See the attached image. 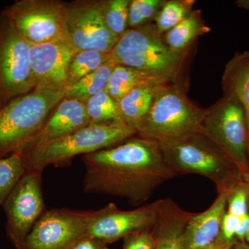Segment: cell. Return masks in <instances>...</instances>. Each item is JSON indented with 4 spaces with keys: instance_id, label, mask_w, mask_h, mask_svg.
Returning a JSON list of instances; mask_svg holds the SVG:
<instances>
[{
    "instance_id": "cell-10",
    "label": "cell",
    "mask_w": 249,
    "mask_h": 249,
    "mask_svg": "<svg viewBox=\"0 0 249 249\" xmlns=\"http://www.w3.org/2000/svg\"><path fill=\"white\" fill-rule=\"evenodd\" d=\"M95 211L46 209L26 239L24 249H67L88 233Z\"/></svg>"
},
{
    "instance_id": "cell-39",
    "label": "cell",
    "mask_w": 249,
    "mask_h": 249,
    "mask_svg": "<svg viewBox=\"0 0 249 249\" xmlns=\"http://www.w3.org/2000/svg\"><path fill=\"white\" fill-rule=\"evenodd\" d=\"M248 214L249 215V207H248ZM245 242H247V243H248L249 245V229L248 233H247V237H246Z\"/></svg>"
},
{
    "instance_id": "cell-11",
    "label": "cell",
    "mask_w": 249,
    "mask_h": 249,
    "mask_svg": "<svg viewBox=\"0 0 249 249\" xmlns=\"http://www.w3.org/2000/svg\"><path fill=\"white\" fill-rule=\"evenodd\" d=\"M67 40L77 52L93 50L110 53L119 38L103 21L100 0H76L65 2Z\"/></svg>"
},
{
    "instance_id": "cell-17",
    "label": "cell",
    "mask_w": 249,
    "mask_h": 249,
    "mask_svg": "<svg viewBox=\"0 0 249 249\" xmlns=\"http://www.w3.org/2000/svg\"><path fill=\"white\" fill-rule=\"evenodd\" d=\"M168 52L170 51L165 44L163 35L157 30L155 24L150 23L127 29L117 41L110 53L111 58L118 62L127 57Z\"/></svg>"
},
{
    "instance_id": "cell-27",
    "label": "cell",
    "mask_w": 249,
    "mask_h": 249,
    "mask_svg": "<svg viewBox=\"0 0 249 249\" xmlns=\"http://www.w3.org/2000/svg\"><path fill=\"white\" fill-rule=\"evenodd\" d=\"M26 171L20 152L0 159V206L4 204Z\"/></svg>"
},
{
    "instance_id": "cell-12",
    "label": "cell",
    "mask_w": 249,
    "mask_h": 249,
    "mask_svg": "<svg viewBox=\"0 0 249 249\" xmlns=\"http://www.w3.org/2000/svg\"><path fill=\"white\" fill-rule=\"evenodd\" d=\"M158 201L137 209L123 211L113 203L95 211L88 233L106 244L114 243L139 231L153 229L157 217Z\"/></svg>"
},
{
    "instance_id": "cell-28",
    "label": "cell",
    "mask_w": 249,
    "mask_h": 249,
    "mask_svg": "<svg viewBox=\"0 0 249 249\" xmlns=\"http://www.w3.org/2000/svg\"><path fill=\"white\" fill-rule=\"evenodd\" d=\"M165 0H130L128 11V29L150 24L160 11Z\"/></svg>"
},
{
    "instance_id": "cell-9",
    "label": "cell",
    "mask_w": 249,
    "mask_h": 249,
    "mask_svg": "<svg viewBox=\"0 0 249 249\" xmlns=\"http://www.w3.org/2000/svg\"><path fill=\"white\" fill-rule=\"evenodd\" d=\"M42 170H27L2 204L6 231L15 249H24L26 239L46 210Z\"/></svg>"
},
{
    "instance_id": "cell-22",
    "label": "cell",
    "mask_w": 249,
    "mask_h": 249,
    "mask_svg": "<svg viewBox=\"0 0 249 249\" xmlns=\"http://www.w3.org/2000/svg\"><path fill=\"white\" fill-rule=\"evenodd\" d=\"M117 65V62L111 58L96 71L87 75L67 88L65 97L73 98L85 103L95 95L106 91L113 70Z\"/></svg>"
},
{
    "instance_id": "cell-8",
    "label": "cell",
    "mask_w": 249,
    "mask_h": 249,
    "mask_svg": "<svg viewBox=\"0 0 249 249\" xmlns=\"http://www.w3.org/2000/svg\"><path fill=\"white\" fill-rule=\"evenodd\" d=\"M4 11L31 46L67 38L65 1L18 0Z\"/></svg>"
},
{
    "instance_id": "cell-33",
    "label": "cell",
    "mask_w": 249,
    "mask_h": 249,
    "mask_svg": "<svg viewBox=\"0 0 249 249\" xmlns=\"http://www.w3.org/2000/svg\"><path fill=\"white\" fill-rule=\"evenodd\" d=\"M249 229V215L246 214L240 217L238 226L235 233V240L238 242H245L246 237Z\"/></svg>"
},
{
    "instance_id": "cell-34",
    "label": "cell",
    "mask_w": 249,
    "mask_h": 249,
    "mask_svg": "<svg viewBox=\"0 0 249 249\" xmlns=\"http://www.w3.org/2000/svg\"><path fill=\"white\" fill-rule=\"evenodd\" d=\"M235 242H228L224 240L219 235L217 240L214 241L213 243L203 249H231Z\"/></svg>"
},
{
    "instance_id": "cell-1",
    "label": "cell",
    "mask_w": 249,
    "mask_h": 249,
    "mask_svg": "<svg viewBox=\"0 0 249 249\" xmlns=\"http://www.w3.org/2000/svg\"><path fill=\"white\" fill-rule=\"evenodd\" d=\"M83 191L143 205L157 188L176 176L157 141L131 137L114 146L83 156Z\"/></svg>"
},
{
    "instance_id": "cell-30",
    "label": "cell",
    "mask_w": 249,
    "mask_h": 249,
    "mask_svg": "<svg viewBox=\"0 0 249 249\" xmlns=\"http://www.w3.org/2000/svg\"><path fill=\"white\" fill-rule=\"evenodd\" d=\"M123 249H156V240L152 229L139 231L124 237Z\"/></svg>"
},
{
    "instance_id": "cell-2",
    "label": "cell",
    "mask_w": 249,
    "mask_h": 249,
    "mask_svg": "<svg viewBox=\"0 0 249 249\" xmlns=\"http://www.w3.org/2000/svg\"><path fill=\"white\" fill-rule=\"evenodd\" d=\"M167 165L175 175H201L217 193L229 194L244 179L231 160L201 131L159 142Z\"/></svg>"
},
{
    "instance_id": "cell-38",
    "label": "cell",
    "mask_w": 249,
    "mask_h": 249,
    "mask_svg": "<svg viewBox=\"0 0 249 249\" xmlns=\"http://www.w3.org/2000/svg\"><path fill=\"white\" fill-rule=\"evenodd\" d=\"M248 159H249V175L247 178H245L246 181H248L249 183V138H248Z\"/></svg>"
},
{
    "instance_id": "cell-20",
    "label": "cell",
    "mask_w": 249,
    "mask_h": 249,
    "mask_svg": "<svg viewBox=\"0 0 249 249\" xmlns=\"http://www.w3.org/2000/svg\"><path fill=\"white\" fill-rule=\"evenodd\" d=\"M210 31L211 29L205 24L200 10H193L182 22L163 34V40L170 52L182 54L188 52V49L198 37Z\"/></svg>"
},
{
    "instance_id": "cell-35",
    "label": "cell",
    "mask_w": 249,
    "mask_h": 249,
    "mask_svg": "<svg viewBox=\"0 0 249 249\" xmlns=\"http://www.w3.org/2000/svg\"><path fill=\"white\" fill-rule=\"evenodd\" d=\"M231 249H249V245L246 242L236 241Z\"/></svg>"
},
{
    "instance_id": "cell-32",
    "label": "cell",
    "mask_w": 249,
    "mask_h": 249,
    "mask_svg": "<svg viewBox=\"0 0 249 249\" xmlns=\"http://www.w3.org/2000/svg\"><path fill=\"white\" fill-rule=\"evenodd\" d=\"M67 249H109L107 244L102 240L86 234L75 241Z\"/></svg>"
},
{
    "instance_id": "cell-24",
    "label": "cell",
    "mask_w": 249,
    "mask_h": 249,
    "mask_svg": "<svg viewBox=\"0 0 249 249\" xmlns=\"http://www.w3.org/2000/svg\"><path fill=\"white\" fill-rule=\"evenodd\" d=\"M85 108L89 124H103L124 122L118 103L106 91L95 95L86 101Z\"/></svg>"
},
{
    "instance_id": "cell-3",
    "label": "cell",
    "mask_w": 249,
    "mask_h": 249,
    "mask_svg": "<svg viewBox=\"0 0 249 249\" xmlns=\"http://www.w3.org/2000/svg\"><path fill=\"white\" fill-rule=\"evenodd\" d=\"M136 135V129L124 122L88 124L66 137L20 152L26 170L43 171L49 165L68 166L77 156L109 148Z\"/></svg>"
},
{
    "instance_id": "cell-4",
    "label": "cell",
    "mask_w": 249,
    "mask_h": 249,
    "mask_svg": "<svg viewBox=\"0 0 249 249\" xmlns=\"http://www.w3.org/2000/svg\"><path fill=\"white\" fill-rule=\"evenodd\" d=\"M65 94L64 91L36 88L0 108V159L22 151Z\"/></svg>"
},
{
    "instance_id": "cell-15",
    "label": "cell",
    "mask_w": 249,
    "mask_h": 249,
    "mask_svg": "<svg viewBox=\"0 0 249 249\" xmlns=\"http://www.w3.org/2000/svg\"><path fill=\"white\" fill-rule=\"evenodd\" d=\"M227 211V193H217L209 209L193 213L181 237V249H203L213 243L220 235L222 218Z\"/></svg>"
},
{
    "instance_id": "cell-25",
    "label": "cell",
    "mask_w": 249,
    "mask_h": 249,
    "mask_svg": "<svg viewBox=\"0 0 249 249\" xmlns=\"http://www.w3.org/2000/svg\"><path fill=\"white\" fill-rule=\"evenodd\" d=\"M194 0H165L155 18V26L160 34L178 25L193 11Z\"/></svg>"
},
{
    "instance_id": "cell-6",
    "label": "cell",
    "mask_w": 249,
    "mask_h": 249,
    "mask_svg": "<svg viewBox=\"0 0 249 249\" xmlns=\"http://www.w3.org/2000/svg\"><path fill=\"white\" fill-rule=\"evenodd\" d=\"M201 131L231 160L244 178L248 176V133L246 111L238 99L224 94L213 106L208 108Z\"/></svg>"
},
{
    "instance_id": "cell-5",
    "label": "cell",
    "mask_w": 249,
    "mask_h": 249,
    "mask_svg": "<svg viewBox=\"0 0 249 249\" xmlns=\"http://www.w3.org/2000/svg\"><path fill=\"white\" fill-rule=\"evenodd\" d=\"M207 109L197 107L178 83L162 85L137 127V135L160 142L201 130Z\"/></svg>"
},
{
    "instance_id": "cell-16",
    "label": "cell",
    "mask_w": 249,
    "mask_h": 249,
    "mask_svg": "<svg viewBox=\"0 0 249 249\" xmlns=\"http://www.w3.org/2000/svg\"><path fill=\"white\" fill-rule=\"evenodd\" d=\"M193 213L181 209L171 199L160 203L152 231L156 249H181V239Z\"/></svg>"
},
{
    "instance_id": "cell-23",
    "label": "cell",
    "mask_w": 249,
    "mask_h": 249,
    "mask_svg": "<svg viewBox=\"0 0 249 249\" xmlns=\"http://www.w3.org/2000/svg\"><path fill=\"white\" fill-rule=\"evenodd\" d=\"M111 58V53L97 51L83 50L76 52L70 62L67 71L68 88L96 71Z\"/></svg>"
},
{
    "instance_id": "cell-40",
    "label": "cell",
    "mask_w": 249,
    "mask_h": 249,
    "mask_svg": "<svg viewBox=\"0 0 249 249\" xmlns=\"http://www.w3.org/2000/svg\"></svg>"
},
{
    "instance_id": "cell-7",
    "label": "cell",
    "mask_w": 249,
    "mask_h": 249,
    "mask_svg": "<svg viewBox=\"0 0 249 249\" xmlns=\"http://www.w3.org/2000/svg\"><path fill=\"white\" fill-rule=\"evenodd\" d=\"M30 50L31 45L3 11L0 14V108L36 89Z\"/></svg>"
},
{
    "instance_id": "cell-18",
    "label": "cell",
    "mask_w": 249,
    "mask_h": 249,
    "mask_svg": "<svg viewBox=\"0 0 249 249\" xmlns=\"http://www.w3.org/2000/svg\"><path fill=\"white\" fill-rule=\"evenodd\" d=\"M174 81L175 80L166 77L118 64L113 70L106 91L118 103L129 91L141 85L150 83L164 85Z\"/></svg>"
},
{
    "instance_id": "cell-31",
    "label": "cell",
    "mask_w": 249,
    "mask_h": 249,
    "mask_svg": "<svg viewBox=\"0 0 249 249\" xmlns=\"http://www.w3.org/2000/svg\"><path fill=\"white\" fill-rule=\"evenodd\" d=\"M240 218L226 212L221 224L220 236L228 242H235V233Z\"/></svg>"
},
{
    "instance_id": "cell-29",
    "label": "cell",
    "mask_w": 249,
    "mask_h": 249,
    "mask_svg": "<svg viewBox=\"0 0 249 249\" xmlns=\"http://www.w3.org/2000/svg\"><path fill=\"white\" fill-rule=\"evenodd\" d=\"M249 183L244 179L227 195V212L241 217L248 213Z\"/></svg>"
},
{
    "instance_id": "cell-19",
    "label": "cell",
    "mask_w": 249,
    "mask_h": 249,
    "mask_svg": "<svg viewBox=\"0 0 249 249\" xmlns=\"http://www.w3.org/2000/svg\"><path fill=\"white\" fill-rule=\"evenodd\" d=\"M224 94L240 101L249 111V52H237L228 62L222 76Z\"/></svg>"
},
{
    "instance_id": "cell-36",
    "label": "cell",
    "mask_w": 249,
    "mask_h": 249,
    "mask_svg": "<svg viewBox=\"0 0 249 249\" xmlns=\"http://www.w3.org/2000/svg\"><path fill=\"white\" fill-rule=\"evenodd\" d=\"M236 4L241 9L249 11V0H237L235 1Z\"/></svg>"
},
{
    "instance_id": "cell-26",
    "label": "cell",
    "mask_w": 249,
    "mask_h": 249,
    "mask_svg": "<svg viewBox=\"0 0 249 249\" xmlns=\"http://www.w3.org/2000/svg\"><path fill=\"white\" fill-rule=\"evenodd\" d=\"M130 0H100L103 21L109 31L120 38L128 29Z\"/></svg>"
},
{
    "instance_id": "cell-13",
    "label": "cell",
    "mask_w": 249,
    "mask_h": 249,
    "mask_svg": "<svg viewBox=\"0 0 249 249\" xmlns=\"http://www.w3.org/2000/svg\"><path fill=\"white\" fill-rule=\"evenodd\" d=\"M76 52L67 38L31 46V67L36 88L66 91L69 65Z\"/></svg>"
},
{
    "instance_id": "cell-37",
    "label": "cell",
    "mask_w": 249,
    "mask_h": 249,
    "mask_svg": "<svg viewBox=\"0 0 249 249\" xmlns=\"http://www.w3.org/2000/svg\"><path fill=\"white\" fill-rule=\"evenodd\" d=\"M246 125H247V133H248V138H249V111L246 113Z\"/></svg>"
},
{
    "instance_id": "cell-21",
    "label": "cell",
    "mask_w": 249,
    "mask_h": 249,
    "mask_svg": "<svg viewBox=\"0 0 249 249\" xmlns=\"http://www.w3.org/2000/svg\"><path fill=\"white\" fill-rule=\"evenodd\" d=\"M161 85L156 83L141 85L121 99L118 106L123 121L137 130L148 112L156 93Z\"/></svg>"
},
{
    "instance_id": "cell-14",
    "label": "cell",
    "mask_w": 249,
    "mask_h": 249,
    "mask_svg": "<svg viewBox=\"0 0 249 249\" xmlns=\"http://www.w3.org/2000/svg\"><path fill=\"white\" fill-rule=\"evenodd\" d=\"M89 124L85 103L73 98L64 97L49 116L40 132L22 150L66 137Z\"/></svg>"
}]
</instances>
